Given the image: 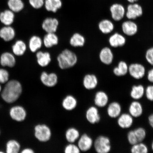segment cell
I'll use <instances>...</instances> for the list:
<instances>
[{"mask_svg":"<svg viewBox=\"0 0 153 153\" xmlns=\"http://www.w3.org/2000/svg\"><path fill=\"white\" fill-rule=\"evenodd\" d=\"M57 60L59 68L62 70H66L75 66L77 62L78 58L73 51L66 49L59 53Z\"/></svg>","mask_w":153,"mask_h":153,"instance_id":"cell-2","label":"cell"},{"mask_svg":"<svg viewBox=\"0 0 153 153\" xmlns=\"http://www.w3.org/2000/svg\"><path fill=\"white\" fill-rule=\"evenodd\" d=\"M127 1L130 3H134L135 2L138 1V0H127Z\"/></svg>","mask_w":153,"mask_h":153,"instance_id":"cell-48","label":"cell"},{"mask_svg":"<svg viewBox=\"0 0 153 153\" xmlns=\"http://www.w3.org/2000/svg\"><path fill=\"white\" fill-rule=\"evenodd\" d=\"M34 136L38 141L46 142L51 139V132L50 128L45 124H38L34 127Z\"/></svg>","mask_w":153,"mask_h":153,"instance_id":"cell-4","label":"cell"},{"mask_svg":"<svg viewBox=\"0 0 153 153\" xmlns=\"http://www.w3.org/2000/svg\"><path fill=\"white\" fill-rule=\"evenodd\" d=\"M117 124L122 129H128L133 125L134 118L128 113H123L117 118Z\"/></svg>","mask_w":153,"mask_h":153,"instance_id":"cell-10","label":"cell"},{"mask_svg":"<svg viewBox=\"0 0 153 153\" xmlns=\"http://www.w3.org/2000/svg\"><path fill=\"white\" fill-rule=\"evenodd\" d=\"M40 79L43 85L47 87H52L56 85L58 82V77L54 73L48 74L43 72L40 76Z\"/></svg>","mask_w":153,"mask_h":153,"instance_id":"cell-17","label":"cell"},{"mask_svg":"<svg viewBox=\"0 0 153 153\" xmlns=\"http://www.w3.org/2000/svg\"><path fill=\"white\" fill-rule=\"evenodd\" d=\"M45 0H29L30 4L33 8L39 9L45 4Z\"/></svg>","mask_w":153,"mask_h":153,"instance_id":"cell-44","label":"cell"},{"mask_svg":"<svg viewBox=\"0 0 153 153\" xmlns=\"http://www.w3.org/2000/svg\"><path fill=\"white\" fill-rule=\"evenodd\" d=\"M64 152L66 153H79L80 150L78 146L73 143H70L65 148Z\"/></svg>","mask_w":153,"mask_h":153,"instance_id":"cell-43","label":"cell"},{"mask_svg":"<svg viewBox=\"0 0 153 153\" xmlns=\"http://www.w3.org/2000/svg\"><path fill=\"white\" fill-rule=\"evenodd\" d=\"M122 108L121 104L116 101H113L107 105L106 113L108 117L116 119L122 113Z\"/></svg>","mask_w":153,"mask_h":153,"instance_id":"cell-11","label":"cell"},{"mask_svg":"<svg viewBox=\"0 0 153 153\" xmlns=\"http://www.w3.org/2000/svg\"><path fill=\"white\" fill-rule=\"evenodd\" d=\"M127 138L128 143L131 146L139 143L134 130H130L128 131Z\"/></svg>","mask_w":153,"mask_h":153,"instance_id":"cell-39","label":"cell"},{"mask_svg":"<svg viewBox=\"0 0 153 153\" xmlns=\"http://www.w3.org/2000/svg\"><path fill=\"white\" fill-rule=\"evenodd\" d=\"M15 31L10 26H5L0 30V37L5 42H9L14 39Z\"/></svg>","mask_w":153,"mask_h":153,"instance_id":"cell-24","label":"cell"},{"mask_svg":"<svg viewBox=\"0 0 153 153\" xmlns=\"http://www.w3.org/2000/svg\"><path fill=\"white\" fill-rule=\"evenodd\" d=\"M151 149H152V150L153 152V140L152 141V143H151Z\"/></svg>","mask_w":153,"mask_h":153,"instance_id":"cell-49","label":"cell"},{"mask_svg":"<svg viewBox=\"0 0 153 153\" xmlns=\"http://www.w3.org/2000/svg\"><path fill=\"white\" fill-rule=\"evenodd\" d=\"M147 78L149 82L153 84V67L150 69L147 72Z\"/></svg>","mask_w":153,"mask_h":153,"instance_id":"cell-45","label":"cell"},{"mask_svg":"<svg viewBox=\"0 0 153 153\" xmlns=\"http://www.w3.org/2000/svg\"><path fill=\"white\" fill-rule=\"evenodd\" d=\"M7 4L9 9L14 13L20 12L25 7L22 0H8Z\"/></svg>","mask_w":153,"mask_h":153,"instance_id":"cell-34","label":"cell"},{"mask_svg":"<svg viewBox=\"0 0 153 153\" xmlns=\"http://www.w3.org/2000/svg\"><path fill=\"white\" fill-rule=\"evenodd\" d=\"M59 25V22L56 18H48L43 21L42 27L47 33H55Z\"/></svg>","mask_w":153,"mask_h":153,"instance_id":"cell-15","label":"cell"},{"mask_svg":"<svg viewBox=\"0 0 153 153\" xmlns=\"http://www.w3.org/2000/svg\"><path fill=\"white\" fill-rule=\"evenodd\" d=\"M130 152L131 153H148L149 149L147 145L143 142H139L132 145Z\"/></svg>","mask_w":153,"mask_h":153,"instance_id":"cell-37","label":"cell"},{"mask_svg":"<svg viewBox=\"0 0 153 153\" xmlns=\"http://www.w3.org/2000/svg\"><path fill=\"white\" fill-rule=\"evenodd\" d=\"M22 92V87L20 82L16 80H9L2 90L1 97L5 102L13 104L18 100Z\"/></svg>","mask_w":153,"mask_h":153,"instance_id":"cell-1","label":"cell"},{"mask_svg":"<svg viewBox=\"0 0 153 153\" xmlns=\"http://www.w3.org/2000/svg\"><path fill=\"white\" fill-rule=\"evenodd\" d=\"M139 142L144 141L147 136V131L144 128L139 127L133 129Z\"/></svg>","mask_w":153,"mask_h":153,"instance_id":"cell-38","label":"cell"},{"mask_svg":"<svg viewBox=\"0 0 153 153\" xmlns=\"http://www.w3.org/2000/svg\"><path fill=\"white\" fill-rule=\"evenodd\" d=\"M108 42L111 47L116 48L124 46L127 42V39L122 34L115 32L109 37Z\"/></svg>","mask_w":153,"mask_h":153,"instance_id":"cell-12","label":"cell"},{"mask_svg":"<svg viewBox=\"0 0 153 153\" xmlns=\"http://www.w3.org/2000/svg\"><path fill=\"white\" fill-rule=\"evenodd\" d=\"M148 120L149 125L153 129V113L149 115Z\"/></svg>","mask_w":153,"mask_h":153,"instance_id":"cell-46","label":"cell"},{"mask_svg":"<svg viewBox=\"0 0 153 153\" xmlns=\"http://www.w3.org/2000/svg\"><path fill=\"white\" fill-rule=\"evenodd\" d=\"M86 118L91 124H94L99 123L100 121L101 117L98 108L96 106L89 107L86 111Z\"/></svg>","mask_w":153,"mask_h":153,"instance_id":"cell-18","label":"cell"},{"mask_svg":"<svg viewBox=\"0 0 153 153\" xmlns=\"http://www.w3.org/2000/svg\"><path fill=\"white\" fill-rule=\"evenodd\" d=\"M145 96L147 100L153 102V85H149L145 88Z\"/></svg>","mask_w":153,"mask_h":153,"instance_id":"cell-42","label":"cell"},{"mask_svg":"<svg viewBox=\"0 0 153 153\" xmlns=\"http://www.w3.org/2000/svg\"><path fill=\"white\" fill-rule=\"evenodd\" d=\"M128 66L125 61H120L118 62L117 66L114 68L113 73L114 75L118 77L125 76L128 72Z\"/></svg>","mask_w":153,"mask_h":153,"instance_id":"cell-26","label":"cell"},{"mask_svg":"<svg viewBox=\"0 0 153 153\" xmlns=\"http://www.w3.org/2000/svg\"><path fill=\"white\" fill-rule=\"evenodd\" d=\"M43 44L42 40L37 36H33L30 37L29 41V48L32 53H35L41 48Z\"/></svg>","mask_w":153,"mask_h":153,"instance_id":"cell-30","label":"cell"},{"mask_svg":"<svg viewBox=\"0 0 153 153\" xmlns=\"http://www.w3.org/2000/svg\"><path fill=\"white\" fill-rule=\"evenodd\" d=\"M62 0H45V8L48 11L55 13L62 7Z\"/></svg>","mask_w":153,"mask_h":153,"instance_id":"cell-29","label":"cell"},{"mask_svg":"<svg viewBox=\"0 0 153 153\" xmlns=\"http://www.w3.org/2000/svg\"><path fill=\"white\" fill-rule=\"evenodd\" d=\"M98 27L101 33L108 34L114 31V25L111 21L108 19H103L99 22Z\"/></svg>","mask_w":153,"mask_h":153,"instance_id":"cell-22","label":"cell"},{"mask_svg":"<svg viewBox=\"0 0 153 153\" xmlns=\"http://www.w3.org/2000/svg\"><path fill=\"white\" fill-rule=\"evenodd\" d=\"M59 39L55 33H47L44 36L43 42L45 46L48 48L58 45Z\"/></svg>","mask_w":153,"mask_h":153,"instance_id":"cell-27","label":"cell"},{"mask_svg":"<svg viewBox=\"0 0 153 153\" xmlns=\"http://www.w3.org/2000/svg\"><path fill=\"white\" fill-rule=\"evenodd\" d=\"M9 74L4 68H0V84H5L9 81Z\"/></svg>","mask_w":153,"mask_h":153,"instance_id":"cell-40","label":"cell"},{"mask_svg":"<svg viewBox=\"0 0 153 153\" xmlns=\"http://www.w3.org/2000/svg\"><path fill=\"white\" fill-rule=\"evenodd\" d=\"M14 19V13L10 10H6L0 14V21L5 26H10Z\"/></svg>","mask_w":153,"mask_h":153,"instance_id":"cell-28","label":"cell"},{"mask_svg":"<svg viewBox=\"0 0 153 153\" xmlns=\"http://www.w3.org/2000/svg\"><path fill=\"white\" fill-rule=\"evenodd\" d=\"M16 62V59L14 54L10 53H4L0 57V63L3 67L13 68L15 66Z\"/></svg>","mask_w":153,"mask_h":153,"instance_id":"cell-23","label":"cell"},{"mask_svg":"<svg viewBox=\"0 0 153 153\" xmlns=\"http://www.w3.org/2000/svg\"><path fill=\"white\" fill-rule=\"evenodd\" d=\"M77 104L76 99L71 95L67 96L62 102L63 108L67 111L73 110L77 106Z\"/></svg>","mask_w":153,"mask_h":153,"instance_id":"cell-32","label":"cell"},{"mask_svg":"<svg viewBox=\"0 0 153 153\" xmlns=\"http://www.w3.org/2000/svg\"><path fill=\"white\" fill-rule=\"evenodd\" d=\"M85 43V37L81 34L78 33L73 34L70 39V45L74 47H83Z\"/></svg>","mask_w":153,"mask_h":153,"instance_id":"cell-33","label":"cell"},{"mask_svg":"<svg viewBox=\"0 0 153 153\" xmlns=\"http://www.w3.org/2000/svg\"><path fill=\"white\" fill-rule=\"evenodd\" d=\"M34 151L30 148H25L23 150L21 153H33Z\"/></svg>","mask_w":153,"mask_h":153,"instance_id":"cell-47","label":"cell"},{"mask_svg":"<svg viewBox=\"0 0 153 153\" xmlns=\"http://www.w3.org/2000/svg\"><path fill=\"white\" fill-rule=\"evenodd\" d=\"M110 11L112 19L116 22L121 21L126 15L124 7L119 4H113L110 7Z\"/></svg>","mask_w":153,"mask_h":153,"instance_id":"cell-13","label":"cell"},{"mask_svg":"<svg viewBox=\"0 0 153 153\" xmlns=\"http://www.w3.org/2000/svg\"><path fill=\"white\" fill-rule=\"evenodd\" d=\"M27 45L22 40H19L13 45L12 50L13 54L17 56H22L26 52Z\"/></svg>","mask_w":153,"mask_h":153,"instance_id":"cell-31","label":"cell"},{"mask_svg":"<svg viewBox=\"0 0 153 153\" xmlns=\"http://www.w3.org/2000/svg\"><path fill=\"white\" fill-rule=\"evenodd\" d=\"M2 90V88L1 85V84H0V94H1V93Z\"/></svg>","mask_w":153,"mask_h":153,"instance_id":"cell-50","label":"cell"},{"mask_svg":"<svg viewBox=\"0 0 153 153\" xmlns=\"http://www.w3.org/2000/svg\"><path fill=\"white\" fill-rule=\"evenodd\" d=\"M128 74L133 79L140 80L143 79L146 74V68L140 63H131L129 65Z\"/></svg>","mask_w":153,"mask_h":153,"instance_id":"cell-5","label":"cell"},{"mask_svg":"<svg viewBox=\"0 0 153 153\" xmlns=\"http://www.w3.org/2000/svg\"><path fill=\"white\" fill-rule=\"evenodd\" d=\"M95 152L98 153H108L112 150V143L108 137L104 135L99 136L93 143Z\"/></svg>","mask_w":153,"mask_h":153,"instance_id":"cell-3","label":"cell"},{"mask_svg":"<svg viewBox=\"0 0 153 153\" xmlns=\"http://www.w3.org/2000/svg\"><path fill=\"white\" fill-rule=\"evenodd\" d=\"M145 89L141 84L133 85L130 91V97L134 100H141L145 96Z\"/></svg>","mask_w":153,"mask_h":153,"instance_id":"cell-20","label":"cell"},{"mask_svg":"<svg viewBox=\"0 0 153 153\" xmlns=\"http://www.w3.org/2000/svg\"><path fill=\"white\" fill-rule=\"evenodd\" d=\"M145 59L150 65L153 66V46L147 50L145 53Z\"/></svg>","mask_w":153,"mask_h":153,"instance_id":"cell-41","label":"cell"},{"mask_svg":"<svg viewBox=\"0 0 153 153\" xmlns=\"http://www.w3.org/2000/svg\"><path fill=\"white\" fill-rule=\"evenodd\" d=\"M20 148V143L14 139L10 140L6 145V152L7 153H18Z\"/></svg>","mask_w":153,"mask_h":153,"instance_id":"cell-35","label":"cell"},{"mask_svg":"<svg viewBox=\"0 0 153 153\" xmlns=\"http://www.w3.org/2000/svg\"><path fill=\"white\" fill-rule=\"evenodd\" d=\"M0 134H1V131H0Z\"/></svg>","mask_w":153,"mask_h":153,"instance_id":"cell-51","label":"cell"},{"mask_svg":"<svg viewBox=\"0 0 153 153\" xmlns=\"http://www.w3.org/2000/svg\"><path fill=\"white\" fill-rule=\"evenodd\" d=\"M67 140L70 143H73L79 137V133L78 130L74 128H71L67 130L65 133Z\"/></svg>","mask_w":153,"mask_h":153,"instance_id":"cell-36","label":"cell"},{"mask_svg":"<svg viewBox=\"0 0 153 153\" xmlns=\"http://www.w3.org/2000/svg\"><path fill=\"white\" fill-rule=\"evenodd\" d=\"M143 10L142 7L137 4H133L128 6L126 16L130 20H134L142 16Z\"/></svg>","mask_w":153,"mask_h":153,"instance_id":"cell-8","label":"cell"},{"mask_svg":"<svg viewBox=\"0 0 153 153\" xmlns=\"http://www.w3.org/2000/svg\"><path fill=\"white\" fill-rule=\"evenodd\" d=\"M97 76L93 74H88L84 76L83 83L84 87L88 90L94 89L98 85Z\"/></svg>","mask_w":153,"mask_h":153,"instance_id":"cell-21","label":"cell"},{"mask_svg":"<svg viewBox=\"0 0 153 153\" xmlns=\"http://www.w3.org/2000/svg\"><path fill=\"white\" fill-rule=\"evenodd\" d=\"M94 101L95 106L97 108H104L108 104L109 97L106 92L99 91L96 93Z\"/></svg>","mask_w":153,"mask_h":153,"instance_id":"cell-14","label":"cell"},{"mask_svg":"<svg viewBox=\"0 0 153 153\" xmlns=\"http://www.w3.org/2000/svg\"><path fill=\"white\" fill-rule=\"evenodd\" d=\"M9 114L11 119L18 122L23 121L27 116L26 110L24 107L20 105L11 107L10 109Z\"/></svg>","mask_w":153,"mask_h":153,"instance_id":"cell-6","label":"cell"},{"mask_svg":"<svg viewBox=\"0 0 153 153\" xmlns=\"http://www.w3.org/2000/svg\"><path fill=\"white\" fill-rule=\"evenodd\" d=\"M93 143L92 138L87 134H84L80 137L77 146L80 151L86 152L90 150L93 145Z\"/></svg>","mask_w":153,"mask_h":153,"instance_id":"cell-19","label":"cell"},{"mask_svg":"<svg viewBox=\"0 0 153 153\" xmlns=\"http://www.w3.org/2000/svg\"><path fill=\"white\" fill-rule=\"evenodd\" d=\"M36 57L38 64L42 67L48 66L51 62V55L48 52L38 51L36 53Z\"/></svg>","mask_w":153,"mask_h":153,"instance_id":"cell-25","label":"cell"},{"mask_svg":"<svg viewBox=\"0 0 153 153\" xmlns=\"http://www.w3.org/2000/svg\"><path fill=\"white\" fill-rule=\"evenodd\" d=\"M128 111L134 118H139L143 114V105L139 101L133 100L129 105Z\"/></svg>","mask_w":153,"mask_h":153,"instance_id":"cell-16","label":"cell"},{"mask_svg":"<svg viewBox=\"0 0 153 153\" xmlns=\"http://www.w3.org/2000/svg\"><path fill=\"white\" fill-rule=\"evenodd\" d=\"M122 30L124 34L129 37H132L138 31V26L133 20L124 21L122 24Z\"/></svg>","mask_w":153,"mask_h":153,"instance_id":"cell-7","label":"cell"},{"mask_svg":"<svg viewBox=\"0 0 153 153\" xmlns=\"http://www.w3.org/2000/svg\"><path fill=\"white\" fill-rule=\"evenodd\" d=\"M114 54L110 48L105 47L101 49L99 53L100 62L106 65H110L113 62Z\"/></svg>","mask_w":153,"mask_h":153,"instance_id":"cell-9","label":"cell"}]
</instances>
